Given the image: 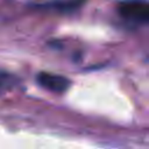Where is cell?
Wrapping results in <instances>:
<instances>
[{
  "instance_id": "3",
  "label": "cell",
  "mask_w": 149,
  "mask_h": 149,
  "mask_svg": "<svg viewBox=\"0 0 149 149\" xmlns=\"http://www.w3.org/2000/svg\"><path fill=\"white\" fill-rule=\"evenodd\" d=\"M84 0H70V1H56V2H49L45 5H41L43 8H55L57 10H73L78 8Z\"/></svg>"
},
{
  "instance_id": "1",
  "label": "cell",
  "mask_w": 149,
  "mask_h": 149,
  "mask_svg": "<svg viewBox=\"0 0 149 149\" xmlns=\"http://www.w3.org/2000/svg\"><path fill=\"white\" fill-rule=\"evenodd\" d=\"M118 12L126 19L149 23V2L143 0H125L118 5Z\"/></svg>"
},
{
  "instance_id": "4",
  "label": "cell",
  "mask_w": 149,
  "mask_h": 149,
  "mask_svg": "<svg viewBox=\"0 0 149 149\" xmlns=\"http://www.w3.org/2000/svg\"><path fill=\"white\" fill-rule=\"evenodd\" d=\"M1 85H2V80L0 79V86H1Z\"/></svg>"
},
{
  "instance_id": "2",
  "label": "cell",
  "mask_w": 149,
  "mask_h": 149,
  "mask_svg": "<svg viewBox=\"0 0 149 149\" xmlns=\"http://www.w3.org/2000/svg\"><path fill=\"white\" fill-rule=\"evenodd\" d=\"M36 80L42 87L56 93L65 92L71 84V81L66 77L55 73H48V72H40L36 76Z\"/></svg>"
}]
</instances>
